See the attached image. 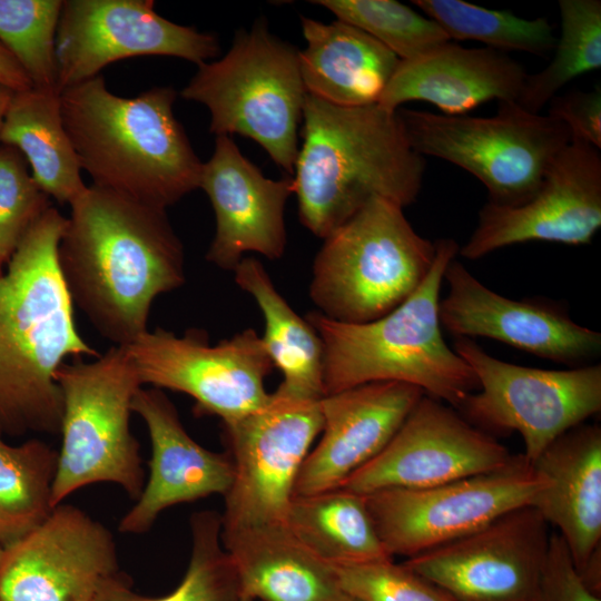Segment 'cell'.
<instances>
[{
    "instance_id": "cell-18",
    "label": "cell",
    "mask_w": 601,
    "mask_h": 601,
    "mask_svg": "<svg viewBox=\"0 0 601 601\" xmlns=\"http://www.w3.org/2000/svg\"><path fill=\"white\" fill-rule=\"evenodd\" d=\"M600 227V149L571 140L528 201L512 207L486 203L459 253L464 258L479 259L496 249L532 240L585 245Z\"/></svg>"
},
{
    "instance_id": "cell-39",
    "label": "cell",
    "mask_w": 601,
    "mask_h": 601,
    "mask_svg": "<svg viewBox=\"0 0 601 601\" xmlns=\"http://www.w3.org/2000/svg\"><path fill=\"white\" fill-rule=\"evenodd\" d=\"M548 116L562 122L571 140L601 148V88L573 90L554 96L548 104Z\"/></svg>"
},
{
    "instance_id": "cell-30",
    "label": "cell",
    "mask_w": 601,
    "mask_h": 601,
    "mask_svg": "<svg viewBox=\"0 0 601 601\" xmlns=\"http://www.w3.org/2000/svg\"><path fill=\"white\" fill-rule=\"evenodd\" d=\"M2 436L0 432V546L7 549L51 513L58 451L39 439L10 445Z\"/></svg>"
},
{
    "instance_id": "cell-26",
    "label": "cell",
    "mask_w": 601,
    "mask_h": 601,
    "mask_svg": "<svg viewBox=\"0 0 601 601\" xmlns=\"http://www.w3.org/2000/svg\"><path fill=\"white\" fill-rule=\"evenodd\" d=\"M306 47L298 50L299 70L308 95L341 107L378 102L400 58L363 30L335 20L300 17Z\"/></svg>"
},
{
    "instance_id": "cell-23",
    "label": "cell",
    "mask_w": 601,
    "mask_h": 601,
    "mask_svg": "<svg viewBox=\"0 0 601 601\" xmlns=\"http://www.w3.org/2000/svg\"><path fill=\"white\" fill-rule=\"evenodd\" d=\"M528 75L505 52L447 41L400 61L377 105L396 111L401 105L418 100L443 115L461 116L490 100L518 101Z\"/></svg>"
},
{
    "instance_id": "cell-28",
    "label": "cell",
    "mask_w": 601,
    "mask_h": 601,
    "mask_svg": "<svg viewBox=\"0 0 601 601\" xmlns=\"http://www.w3.org/2000/svg\"><path fill=\"white\" fill-rule=\"evenodd\" d=\"M235 283L258 305L264 318V347L283 381L278 390L306 398L324 394L323 343L305 317L299 316L275 287L254 257H244L234 269Z\"/></svg>"
},
{
    "instance_id": "cell-8",
    "label": "cell",
    "mask_w": 601,
    "mask_h": 601,
    "mask_svg": "<svg viewBox=\"0 0 601 601\" xmlns=\"http://www.w3.org/2000/svg\"><path fill=\"white\" fill-rule=\"evenodd\" d=\"M56 381L62 418L52 506L96 483L116 484L136 501L145 472L130 417L142 384L126 347L114 345L91 362L63 363Z\"/></svg>"
},
{
    "instance_id": "cell-11",
    "label": "cell",
    "mask_w": 601,
    "mask_h": 601,
    "mask_svg": "<svg viewBox=\"0 0 601 601\" xmlns=\"http://www.w3.org/2000/svg\"><path fill=\"white\" fill-rule=\"evenodd\" d=\"M223 425L234 479L221 531L285 524L299 470L323 428L321 398L277 388L264 405Z\"/></svg>"
},
{
    "instance_id": "cell-13",
    "label": "cell",
    "mask_w": 601,
    "mask_h": 601,
    "mask_svg": "<svg viewBox=\"0 0 601 601\" xmlns=\"http://www.w3.org/2000/svg\"><path fill=\"white\" fill-rule=\"evenodd\" d=\"M125 347L142 386L187 394L198 415L227 423L269 398L265 380L274 366L253 328L210 344L201 329L190 328L179 336L158 327Z\"/></svg>"
},
{
    "instance_id": "cell-14",
    "label": "cell",
    "mask_w": 601,
    "mask_h": 601,
    "mask_svg": "<svg viewBox=\"0 0 601 601\" xmlns=\"http://www.w3.org/2000/svg\"><path fill=\"white\" fill-rule=\"evenodd\" d=\"M154 4L151 0L62 1L56 33L59 91L127 58L169 56L199 66L218 55L215 35L167 20Z\"/></svg>"
},
{
    "instance_id": "cell-24",
    "label": "cell",
    "mask_w": 601,
    "mask_h": 601,
    "mask_svg": "<svg viewBox=\"0 0 601 601\" xmlns=\"http://www.w3.org/2000/svg\"><path fill=\"white\" fill-rule=\"evenodd\" d=\"M545 483L531 505L558 529L580 573L601 545V428L582 423L532 463Z\"/></svg>"
},
{
    "instance_id": "cell-35",
    "label": "cell",
    "mask_w": 601,
    "mask_h": 601,
    "mask_svg": "<svg viewBox=\"0 0 601 601\" xmlns=\"http://www.w3.org/2000/svg\"><path fill=\"white\" fill-rule=\"evenodd\" d=\"M61 6L60 0H0V43L35 88L59 91L56 33Z\"/></svg>"
},
{
    "instance_id": "cell-37",
    "label": "cell",
    "mask_w": 601,
    "mask_h": 601,
    "mask_svg": "<svg viewBox=\"0 0 601 601\" xmlns=\"http://www.w3.org/2000/svg\"><path fill=\"white\" fill-rule=\"evenodd\" d=\"M344 593L359 601H455L393 559L334 566Z\"/></svg>"
},
{
    "instance_id": "cell-15",
    "label": "cell",
    "mask_w": 601,
    "mask_h": 601,
    "mask_svg": "<svg viewBox=\"0 0 601 601\" xmlns=\"http://www.w3.org/2000/svg\"><path fill=\"white\" fill-rule=\"evenodd\" d=\"M550 535L524 505L403 563L455 601H535Z\"/></svg>"
},
{
    "instance_id": "cell-27",
    "label": "cell",
    "mask_w": 601,
    "mask_h": 601,
    "mask_svg": "<svg viewBox=\"0 0 601 601\" xmlns=\"http://www.w3.org/2000/svg\"><path fill=\"white\" fill-rule=\"evenodd\" d=\"M1 145L16 148L48 196L70 205L86 189L81 167L66 131L60 92L31 87L16 91L0 132Z\"/></svg>"
},
{
    "instance_id": "cell-25",
    "label": "cell",
    "mask_w": 601,
    "mask_h": 601,
    "mask_svg": "<svg viewBox=\"0 0 601 601\" xmlns=\"http://www.w3.org/2000/svg\"><path fill=\"white\" fill-rule=\"evenodd\" d=\"M239 594L253 601H343L333 565L300 544L285 524L221 531Z\"/></svg>"
},
{
    "instance_id": "cell-40",
    "label": "cell",
    "mask_w": 601,
    "mask_h": 601,
    "mask_svg": "<svg viewBox=\"0 0 601 601\" xmlns=\"http://www.w3.org/2000/svg\"><path fill=\"white\" fill-rule=\"evenodd\" d=\"M0 83L13 91H23L32 86L29 77L14 57L0 43Z\"/></svg>"
},
{
    "instance_id": "cell-12",
    "label": "cell",
    "mask_w": 601,
    "mask_h": 601,
    "mask_svg": "<svg viewBox=\"0 0 601 601\" xmlns=\"http://www.w3.org/2000/svg\"><path fill=\"white\" fill-rule=\"evenodd\" d=\"M544 483L532 464L518 455L494 472L364 496L386 552L408 559L464 536L511 510L531 505Z\"/></svg>"
},
{
    "instance_id": "cell-22",
    "label": "cell",
    "mask_w": 601,
    "mask_h": 601,
    "mask_svg": "<svg viewBox=\"0 0 601 601\" xmlns=\"http://www.w3.org/2000/svg\"><path fill=\"white\" fill-rule=\"evenodd\" d=\"M423 395L410 384L375 382L323 396L321 439L299 470L294 496L341 487L384 449Z\"/></svg>"
},
{
    "instance_id": "cell-7",
    "label": "cell",
    "mask_w": 601,
    "mask_h": 601,
    "mask_svg": "<svg viewBox=\"0 0 601 601\" xmlns=\"http://www.w3.org/2000/svg\"><path fill=\"white\" fill-rule=\"evenodd\" d=\"M298 50L274 36L265 19L235 33L228 52L198 66L181 97L210 114V132L256 141L293 175L306 98Z\"/></svg>"
},
{
    "instance_id": "cell-41",
    "label": "cell",
    "mask_w": 601,
    "mask_h": 601,
    "mask_svg": "<svg viewBox=\"0 0 601 601\" xmlns=\"http://www.w3.org/2000/svg\"><path fill=\"white\" fill-rule=\"evenodd\" d=\"M14 92L16 91H13L12 89L0 83V132H1L6 114L8 111L9 105L11 102V99Z\"/></svg>"
},
{
    "instance_id": "cell-34",
    "label": "cell",
    "mask_w": 601,
    "mask_h": 601,
    "mask_svg": "<svg viewBox=\"0 0 601 601\" xmlns=\"http://www.w3.org/2000/svg\"><path fill=\"white\" fill-rule=\"evenodd\" d=\"M388 48L401 61L417 58L451 41L432 19L394 0H315Z\"/></svg>"
},
{
    "instance_id": "cell-17",
    "label": "cell",
    "mask_w": 601,
    "mask_h": 601,
    "mask_svg": "<svg viewBox=\"0 0 601 601\" xmlns=\"http://www.w3.org/2000/svg\"><path fill=\"white\" fill-rule=\"evenodd\" d=\"M119 572L114 534L63 502L31 533L3 549L0 601H95L99 584Z\"/></svg>"
},
{
    "instance_id": "cell-31",
    "label": "cell",
    "mask_w": 601,
    "mask_h": 601,
    "mask_svg": "<svg viewBox=\"0 0 601 601\" xmlns=\"http://www.w3.org/2000/svg\"><path fill=\"white\" fill-rule=\"evenodd\" d=\"M220 515L196 512L190 518L191 549L180 583L161 597H147L132 590L121 572L105 579L95 601H238L236 573L221 543Z\"/></svg>"
},
{
    "instance_id": "cell-20",
    "label": "cell",
    "mask_w": 601,
    "mask_h": 601,
    "mask_svg": "<svg viewBox=\"0 0 601 601\" xmlns=\"http://www.w3.org/2000/svg\"><path fill=\"white\" fill-rule=\"evenodd\" d=\"M199 188L208 196L216 218L208 262L234 272L246 253L268 259L284 255L285 206L294 194L293 177H265L230 136H217L211 157L203 162Z\"/></svg>"
},
{
    "instance_id": "cell-38",
    "label": "cell",
    "mask_w": 601,
    "mask_h": 601,
    "mask_svg": "<svg viewBox=\"0 0 601 601\" xmlns=\"http://www.w3.org/2000/svg\"><path fill=\"white\" fill-rule=\"evenodd\" d=\"M535 601H601L580 578L570 551L558 533H551Z\"/></svg>"
},
{
    "instance_id": "cell-33",
    "label": "cell",
    "mask_w": 601,
    "mask_h": 601,
    "mask_svg": "<svg viewBox=\"0 0 601 601\" xmlns=\"http://www.w3.org/2000/svg\"><path fill=\"white\" fill-rule=\"evenodd\" d=\"M452 40H475L497 51H521L539 57L552 53L556 36L544 18L524 19L462 0H414Z\"/></svg>"
},
{
    "instance_id": "cell-9",
    "label": "cell",
    "mask_w": 601,
    "mask_h": 601,
    "mask_svg": "<svg viewBox=\"0 0 601 601\" xmlns=\"http://www.w3.org/2000/svg\"><path fill=\"white\" fill-rule=\"evenodd\" d=\"M415 152L451 162L486 188L487 203L518 206L528 201L558 154L571 141L565 126L516 101H501L494 116H449L398 109Z\"/></svg>"
},
{
    "instance_id": "cell-42",
    "label": "cell",
    "mask_w": 601,
    "mask_h": 601,
    "mask_svg": "<svg viewBox=\"0 0 601 601\" xmlns=\"http://www.w3.org/2000/svg\"><path fill=\"white\" fill-rule=\"evenodd\" d=\"M343 601H359V600L352 598L349 595H346V598Z\"/></svg>"
},
{
    "instance_id": "cell-19",
    "label": "cell",
    "mask_w": 601,
    "mask_h": 601,
    "mask_svg": "<svg viewBox=\"0 0 601 601\" xmlns=\"http://www.w3.org/2000/svg\"><path fill=\"white\" fill-rule=\"evenodd\" d=\"M441 325L455 337H487L574 367L601 354V334L577 324L559 305L513 299L486 287L455 258L444 273Z\"/></svg>"
},
{
    "instance_id": "cell-36",
    "label": "cell",
    "mask_w": 601,
    "mask_h": 601,
    "mask_svg": "<svg viewBox=\"0 0 601 601\" xmlns=\"http://www.w3.org/2000/svg\"><path fill=\"white\" fill-rule=\"evenodd\" d=\"M51 207L13 147L0 146V275L33 223Z\"/></svg>"
},
{
    "instance_id": "cell-21",
    "label": "cell",
    "mask_w": 601,
    "mask_h": 601,
    "mask_svg": "<svg viewBox=\"0 0 601 601\" xmlns=\"http://www.w3.org/2000/svg\"><path fill=\"white\" fill-rule=\"evenodd\" d=\"M131 407L147 427L151 459L148 480L134 506L119 521V532L146 533L160 513L174 505L214 494L226 495L234 479L228 452H214L197 443L162 390L142 386Z\"/></svg>"
},
{
    "instance_id": "cell-2",
    "label": "cell",
    "mask_w": 601,
    "mask_h": 601,
    "mask_svg": "<svg viewBox=\"0 0 601 601\" xmlns=\"http://www.w3.org/2000/svg\"><path fill=\"white\" fill-rule=\"evenodd\" d=\"M67 218L49 207L0 275V432L58 434L62 395L56 374L67 358L100 354L80 335L58 247Z\"/></svg>"
},
{
    "instance_id": "cell-10",
    "label": "cell",
    "mask_w": 601,
    "mask_h": 601,
    "mask_svg": "<svg viewBox=\"0 0 601 601\" xmlns=\"http://www.w3.org/2000/svg\"><path fill=\"white\" fill-rule=\"evenodd\" d=\"M453 349L474 372L479 391L456 410L479 428L518 432L532 463L551 443L601 410V365L542 370L487 354L472 338Z\"/></svg>"
},
{
    "instance_id": "cell-1",
    "label": "cell",
    "mask_w": 601,
    "mask_h": 601,
    "mask_svg": "<svg viewBox=\"0 0 601 601\" xmlns=\"http://www.w3.org/2000/svg\"><path fill=\"white\" fill-rule=\"evenodd\" d=\"M60 272L76 305L117 346L148 331L152 302L186 282L184 246L166 209L93 185L70 205Z\"/></svg>"
},
{
    "instance_id": "cell-3",
    "label": "cell",
    "mask_w": 601,
    "mask_h": 601,
    "mask_svg": "<svg viewBox=\"0 0 601 601\" xmlns=\"http://www.w3.org/2000/svg\"><path fill=\"white\" fill-rule=\"evenodd\" d=\"M294 167L299 221L325 238L374 197L403 208L421 191L424 157L411 147L397 110L341 107L306 95Z\"/></svg>"
},
{
    "instance_id": "cell-44",
    "label": "cell",
    "mask_w": 601,
    "mask_h": 601,
    "mask_svg": "<svg viewBox=\"0 0 601 601\" xmlns=\"http://www.w3.org/2000/svg\"><path fill=\"white\" fill-rule=\"evenodd\" d=\"M2 551H3V549L0 546V556H1V554H2Z\"/></svg>"
},
{
    "instance_id": "cell-6",
    "label": "cell",
    "mask_w": 601,
    "mask_h": 601,
    "mask_svg": "<svg viewBox=\"0 0 601 601\" xmlns=\"http://www.w3.org/2000/svg\"><path fill=\"white\" fill-rule=\"evenodd\" d=\"M435 254V242L414 230L402 206L374 197L324 238L313 263L309 297L331 321H375L415 292Z\"/></svg>"
},
{
    "instance_id": "cell-4",
    "label": "cell",
    "mask_w": 601,
    "mask_h": 601,
    "mask_svg": "<svg viewBox=\"0 0 601 601\" xmlns=\"http://www.w3.org/2000/svg\"><path fill=\"white\" fill-rule=\"evenodd\" d=\"M177 92L112 93L98 75L60 92L62 121L93 186L166 209L199 188L203 162L174 115Z\"/></svg>"
},
{
    "instance_id": "cell-32",
    "label": "cell",
    "mask_w": 601,
    "mask_h": 601,
    "mask_svg": "<svg viewBox=\"0 0 601 601\" xmlns=\"http://www.w3.org/2000/svg\"><path fill=\"white\" fill-rule=\"evenodd\" d=\"M561 30L549 65L528 75L518 104L539 114L562 87L601 68V1L560 0Z\"/></svg>"
},
{
    "instance_id": "cell-43",
    "label": "cell",
    "mask_w": 601,
    "mask_h": 601,
    "mask_svg": "<svg viewBox=\"0 0 601 601\" xmlns=\"http://www.w3.org/2000/svg\"><path fill=\"white\" fill-rule=\"evenodd\" d=\"M238 601H253V600H250L248 598H245V597H240Z\"/></svg>"
},
{
    "instance_id": "cell-16",
    "label": "cell",
    "mask_w": 601,
    "mask_h": 601,
    "mask_svg": "<svg viewBox=\"0 0 601 601\" xmlns=\"http://www.w3.org/2000/svg\"><path fill=\"white\" fill-rule=\"evenodd\" d=\"M513 459L455 408L424 394L384 449L341 487L366 495L434 486L501 470Z\"/></svg>"
},
{
    "instance_id": "cell-5",
    "label": "cell",
    "mask_w": 601,
    "mask_h": 601,
    "mask_svg": "<svg viewBox=\"0 0 601 601\" xmlns=\"http://www.w3.org/2000/svg\"><path fill=\"white\" fill-rule=\"evenodd\" d=\"M435 246L425 279L386 315L362 324L334 322L318 312L305 316L323 343L325 395L401 382L457 410L477 390L472 368L446 344L439 314L444 273L460 247L452 238H440Z\"/></svg>"
},
{
    "instance_id": "cell-29",
    "label": "cell",
    "mask_w": 601,
    "mask_h": 601,
    "mask_svg": "<svg viewBox=\"0 0 601 601\" xmlns=\"http://www.w3.org/2000/svg\"><path fill=\"white\" fill-rule=\"evenodd\" d=\"M285 525L333 566L393 559L376 532L365 496L343 487L293 496Z\"/></svg>"
}]
</instances>
